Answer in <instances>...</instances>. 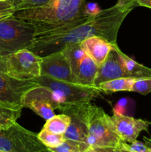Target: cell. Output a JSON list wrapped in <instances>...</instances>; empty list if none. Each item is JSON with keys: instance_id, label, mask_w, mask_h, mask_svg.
Here are the masks:
<instances>
[{"instance_id": "f1b7e54d", "label": "cell", "mask_w": 151, "mask_h": 152, "mask_svg": "<svg viewBox=\"0 0 151 152\" xmlns=\"http://www.w3.org/2000/svg\"><path fill=\"white\" fill-rule=\"evenodd\" d=\"M116 4L121 7H130L133 8L138 6L136 0H117Z\"/></svg>"}, {"instance_id": "484cf974", "label": "cell", "mask_w": 151, "mask_h": 152, "mask_svg": "<svg viewBox=\"0 0 151 152\" xmlns=\"http://www.w3.org/2000/svg\"><path fill=\"white\" fill-rule=\"evenodd\" d=\"M124 145L127 149L132 152H151V148L147 146L144 143H142L140 141H138L137 140L130 144L124 142Z\"/></svg>"}, {"instance_id": "836d02e7", "label": "cell", "mask_w": 151, "mask_h": 152, "mask_svg": "<svg viewBox=\"0 0 151 152\" xmlns=\"http://www.w3.org/2000/svg\"><path fill=\"white\" fill-rule=\"evenodd\" d=\"M143 140L145 145H146L147 146L149 147L150 148H151V138H148V137H144Z\"/></svg>"}, {"instance_id": "2e32d148", "label": "cell", "mask_w": 151, "mask_h": 152, "mask_svg": "<svg viewBox=\"0 0 151 152\" xmlns=\"http://www.w3.org/2000/svg\"><path fill=\"white\" fill-rule=\"evenodd\" d=\"M62 51L65 55L70 64L74 83L77 72H78V67H79V65L81 61H82V59L85 56L86 53L81 48V42L67 45L62 49Z\"/></svg>"}, {"instance_id": "5bb4252c", "label": "cell", "mask_w": 151, "mask_h": 152, "mask_svg": "<svg viewBox=\"0 0 151 152\" xmlns=\"http://www.w3.org/2000/svg\"><path fill=\"white\" fill-rule=\"evenodd\" d=\"M98 65L91 57L85 55L78 67L75 84L86 87H93V82L98 71Z\"/></svg>"}, {"instance_id": "e0dca14e", "label": "cell", "mask_w": 151, "mask_h": 152, "mask_svg": "<svg viewBox=\"0 0 151 152\" xmlns=\"http://www.w3.org/2000/svg\"><path fill=\"white\" fill-rule=\"evenodd\" d=\"M70 117H71V122L67 131L64 134L65 139L82 142L88 145L87 144L88 133L85 125L76 117L73 116H70Z\"/></svg>"}, {"instance_id": "6da1fadb", "label": "cell", "mask_w": 151, "mask_h": 152, "mask_svg": "<svg viewBox=\"0 0 151 152\" xmlns=\"http://www.w3.org/2000/svg\"><path fill=\"white\" fill-rule=\"evenodd\" d=\"M133 9V7L115 4L66 31L36 37L28 49L38 56H44L60 51L67 45L81 42L93 37H102L116 45L120 27Z\"/></svg>"}, {"instance_id": "1f68e13d", "label": "cell", "mask_w": 151, "mask_h": 152, "mask_svg": "<svg viewBox=\"0 0 151 152\" xmlns=\"http://www.w3.org/2000/svg\"><path fill=\"white\" fill-rule=\"evenodd\" d=\"M0 72L6 73V57L0 56Z\"/></svg>"}, {"instance_id": "52a82bcc", "label": "cell", "mask_w": 151, "mask_h": 152, "mask_svg": "<svg viewBox=\"0 0 151 152\" xmlns=\"http://www.w3.org/2000/svg\"><path fill=\"white\" fill-rule=\"evenodd\" d=\"M40 56L29 49H23L6 56V74L21 80H31L41 76Z\"/></svg>"}, {"instance_id": "5b68a950", "label": "cell", "mask_w": 151, "mask_h": 152, "mask_svg": "<svg viewBox=\"0 0 151 152\" xmlns=\"http://www.w3.org/2000/svg\"><path fill=\"white\" fill-rule=\"evenodd\" d=\"M34 80L39 86H42L51 92L55 99L61 105L60 108L65 105L91 102L101 92L95 87L78 86L46 76H40Z\"/></svg>"}, {"instance_id": "d4e9b609", "label": "cell", "mask_w": 151, "mask_h": 152, "mask_svg": "<svg viewBox=\"0 0 151 152\" xmlns=\"http://www.w3.org/2000/svg\"><path fill=\"white\" fill-rule=\"evenodd\" d=\"M16 10V7L9 1H0V21L13 16Z\"/></svg>"}, {"instance_id": "ba28073f", "label": "cell", "mask_w": 151, "mask_h": 152, "mask_svg": "<svg viewBox=\"0 0 151 152\" xmlns=\"http://www.w3.org/2000/svg\"><path fill=\"white\" fill-rule=\"evenodd\" d=\"M38 86L35 80H18L0 72V102L23 108L26 95Z\"/></svg>"}, {"instance_id": "9a60e30c", "label": "cell", "mask_w": 151, "mask_h": 152, "mask_svg": "<svg viewBox=\"0 0 151 152\" xmlns=\"http://www.w3.org/2000/svg\"><path fill=\"white\" fill-rule=\"evenodd\" d=\"M118 56L122 63L125 77L131 78H143V77H151V68L139 64L132 58L124 54L118 48L117 49Z\"/></svg>"}, {"instance_id": "ac0fdd59", "label": "cell", "mask_w": 151, "mask_h": 152, "mask_svg": "<svg viewBox=\"0 0 151 152\" xmlns=\"http://www.w3.org/2000/svg\"><path fill=\"white\" fill-rule=\"evenodd\" d=\"M136 78L121 77L105 82L99 85L98 89L101 92L111 94L117 91H132V87Z\"/></svg>"}, {"instance_id": "7c38bea8", "label": "cell", "mask_w": 151, "mask_h": 152, "mask_svg": "<svg viewBox=\"0 0 151 152\" xmlns=\"http://www.w3.org/2000/svg\"><path fill=\"white\" fill-rule=\"evenodd\" d=\"M118 48V45H113L105 62L98 67L97 74L93 82V87L96 88L105 82L125 77L122 63L117 51Z\"/></svg>"}, {"instance_id": "ffe728a7", "label": "cell", "mask_w": 151, "mask_h": 152, "mask_svg": "<svg viewBox=\"0 0 151 152\" xmlns=\"http://www.w3.org/2000/svg\"><path fill=\"white\" fill-rule=\"evenodd\" d=\"M71 117L65 114L54 115L49 120H46L43 129L57 134H64L70 126Z\"/></svg>"}, {"instance_id": "d590c367", "label": "cell", "mask_w": 151, "mask_h": 152, "mask_svg": "<svg viewBox=\"0 0 151 152\" xmlns=\"http://www.w3.org/2000/svg\"><path fill=\"white\" fill-rule=\"evenodd\" d=\"M86 152H97V151H96V150H95L93 148H91V147H90V148H88V149L86 151Z\"/></svg>"}, {"instance_id": "30bf717a", "label": "cell", "mask_w": 151, "mask_h": 152, "mask_svg": "<svg viewBox=\"0 0 151 152\" xmlns=\"http://www.w3.org/2000/svg\"><path fill=\"white\" fill-rule=\"evenodd\" d=\"M41 76L73 83L70 66L62 50L42 56Z\"/></svg>"}, {"instance_id": "8d00e7d4", "label": "cell", "mask_w": 151, "mask_h": 152, "mask_svg": "<svg viewBox=\"0 0 151 152\" xmlns=\"http://www.w3.org/2000/svg\"><path fill=\"white\" fill-rule=\"evenodd\" d=\"M0 152H5V151H0Z\"/></svg>"}, {"instance_id": "d6986e66", "label": "cell", "mask_w": 151, "mask_h": 152, "mask_svg": "<svg viewBox=\"0 0 151 152\" xmlns=\"http://www.w3.org/2000/svg\"><path fill=\"white\" fill-rule=\"evenodd\" d=\"M22 108L0 102V129L9 127L20 117Z\"/></svg>"}, {"instance_id": "277c9868", "label": "cell", "mask_w": 151, "mask_h": 152, "mask_svg": "<svg viewBox=\"0 0 151 152\" xmlns=\"http://www.w3.org/2000/svg\"><path fill=\"white\" fill-rule=\"evenodd\" d=\"M36 38V28L14 16L0 21V56L28 49Z\"/></svg>"}, {"instance_id": "83f0119b", "label": "cell", "mask_w": 151, "mask_h": 152, "mask_svg": "<svg viewBox=\"0 0 151 152\" xmlns=\"http://www.w3.org/2000/svg\"><path fill=\"white\" fill-rule=\"evenodd\" d=\"M127 104H128V100H127V98H123V99H120L114 108L113 114L124 115V111H125V108H127Z\"/></svg>"}, {"instance_id": "74e56055", "label": "cell", "mask_w": 151, "mask_h": 152, "mask_svg": "<svg viewBox=\"0 0 151 152\" xmlns=\"http://www.w3.org/2000/svg\"><path fill=\"white\" fill-rule=\"evenodd\" d=\"M0 1H3V0H0Z\"/></svg>"}, {"instance_id": "44dd1931", "label": "cell", "mask_w": 151, "mask_h": 152, "mask_svg": "<svg viewBox=\"0 0 151 152\" xmlns=\"http://www.w3.org/2000/svg\"><path fill=\"white\" fill-rule=\"evenodd\" d=\"M88 148V145L82 142L65 140L61 145L54 148H48L49 152H86Z\"/></svg>"}, {"instance_id": "4fadbf2b", "label": "cell", "mask_w": 151, "mask_h": 152, "mask_svg": "<svg viewBox=\"0 0 151 152\" xmlns=\"http://www.w3.org/2000/svg\"><path fill=\"white\" fill-rule=\"evenodd\" d=\"M81 46L86 54L91 57L98 66L105 62L113 48V45L99 37H90L83 40L81 42Z\"/></svg>"}, {"instance_id": "d6a6232c", "label": "cell", "mask_w": 151, "mask_h": 152, "mask_svg": "<svg viewBox=\"0 0 151 152\" xmlns=\"http://www.w3.org/2000/svg\"><path fill=\"white\" fill-rule=\"evenodd\" d=\"M118 149L120 150V151H121V152H132L131 151H130L129 149H127V148H126L125 146H124V141H122V142L121 143L120 146L118 147Z\"/></svg>"}, {"instance_id": "8fae6325", "label": "cell", "mask_w": 151, "mask_h": 152, "mask_svg": "<svg viewBox=\"0 0 151 152\" xmlns=\"http://www.w3.org/2000/svg\"><path fill=\"white\" fill-rule=\"evenodd\" d=\"M111 119L118 136L127 143H131L136 140L139 134L143 131H147L151 124L147 120L135 119L121 114H113Z\"/></svg>"}, {"instance_id": "9c48e42d", "label": "cell", "mask_w": 151, "mask_h": 152, "mask_svg": "<svg viewBox=\"0 0 151 152\" xmlns=\"http://www.w3.org/2000/svg\"><path fill=\"white\" fill-rule=\"evenodd\" d=\"M61 105L55 99L48 89L38 86L26 95L23 108H28L45 120L55 115L54 110L60 108Z\"/></svg>"}, {"instance_id": "4dcf8cb0", "label": "cell", "mask_w": 151, "mask_h": 152, "mask_svg": "<svg viewBox=\"0 0 151 152\" xmlns=\"http://www.w3.org/2000/svg\"><path fill=\"white\" fill-rule=\"evenodd\" d=\"M138 6H142L151 9V0H136Z\"/></svg>"}, {"instance_id": "3957f363", "label": "cell", "mask_w": 151, "mask_h": 152, "mask_svg": "<svg viewBox=\"0 0 151 152\" xmlns=\"http://www.w3.org/2000/svg\"><path fill=\"white\" fill-rule=\"evenodd\" d=\"M59 110L63 114L76 117L85 125L88 133L87 144L91 148H118L122 142L111 117L91 102L65 105Z\"/></svg>"}, {"instance_id": "8992f818", "label": "cell", "mask_w": 151, "mask_h": 152, "mask_svg": "<svg viewBox=\"0 0 151 152\" xmlns=\"http://www.w3.org/2000/svg\"><path fill=\"white\" fill-rule=\"evenodd\" d=\"M0 151L49 152V150L38 139V134L16 122L6 129H0Z\"/></svg>"}, {"instance_id": "f546056e", "label": "cell", "mask_w": 151, "mask_h": 152, "mask_svg": "<svg viewBox=\"0 0 151 152\" xmlns=\"http://www.w3.org/2000/svg\"><path fill=\"white\" fill-rule=\"evenodd\" d=\"M97 152H121L118 148L114 147H102V148H94Z\"/></svg>"}, {"instance_id": "603a6c76", "label": "cell", "mask_w": 151, "mask_h": 152, "mask_svg": "<svg viewBox=\"0 0 151 152\" xmlns=\"http://www.w3.org/2000/svg\"><path fill=\"white\" fill-rule=\"evenodd\" d=\"M132 91L147 95L151 92V77L136 78L132 87Z\"/></svg>"}, {"instance_id": "cb8c5ba5", "label": "cell", "mask_w": 151, "mask_h": 152, "mask_svg": "<svg viewBox=\"0 0 151 152\" xmlns=\"http://www.w3.org/2000/svg\"><path fill=\"white\" fill-rule=\"evenodd\" d=\"M53 0H22V2L16 7V10L37 8L48 5Z\"/></svg>"}, {"instance_id": "4316f807", "label": "cell", "mask_w": 151, "mask_h": 152, "mask_svg": "<svg viewBox=\"0 0 151 152\" xmlns=\"http://www.w3.org/2000/svg\"><path fill=\"white\" fill-rule=\"evenodd\" d=\"M102 9L96 2H89L85 4L84 7V14L88 16H95L99 13Z\"/></svg>"}, {"instance_id": "7402d4cb", "label": "cell", "mask_w": 151, "mask_h": 152, "mask_svg": "<svg viewBox=\"0 0 151 152\" xmlns=\"http://www.w3.org/2000/svg\"><path fill=\"white\" fill-rule=\"evenodd\" d=\"M38 137L47 148H54L58 146L61 145L65 140L64 134H54L44 129H42V130L38 134Z\"/></svg>"}, {"instance_id": "7a4b0ae2", "label": "cell", "mask_w": 151, "mask_h": 152, "mask_svg": "<svg viewBox=\"0 0 151 152\" xmlns=\"http://www.w3.org/2000/svg\"><path fill=\"white\" fill-rule=\"evenodd\" d=\"M86 0H53L48 5L37 8L16 10V18L32 24L36 37L50 33L66 31L73 22L86 16Z\"/></svg>"}, {"instance_id": "e575fe53", "label": "cell", "mask_w": 151, "mask_h": 152, "mask_svg": "<svg viewBox=\"0 0 151 152\" xmlns=\"http://www.w3.org/2000/svg\"><path fill=\"white\" fill-rule=\"evenodd\" d=\"M7 1H10L15 7H16L21 2H22V0H7Z\"/></svg>"}]
</instances>
